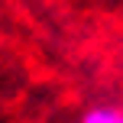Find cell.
Masks as SVG:
<instances>
[{
	"label": "cell",
	"mask_w": 123,
	"mask_h": 123,
	"mask_svg": "<svg viewBox=\"0 0 123 123\" xmlns=\"http://www.w3.org/2000/svg\"><path fill=\"white\" fill-rule=\"evenodd\" d=\"M81 123H123V113L117 104H94L84 110Z\"/></svg>",
	"instance_id": "6da1fadb"
}]
</instances>
